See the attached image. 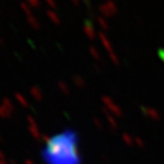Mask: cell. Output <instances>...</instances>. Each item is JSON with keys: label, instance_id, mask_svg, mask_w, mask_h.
<instances>
[{"label": "cell", "instance_id": "5", "mask_svg": "<svg viewBox=\"0 0 164 164\" xmlns=\"http://www.w3.org/2000/svg\"><path fill=\"white\" fill-rule=\"evenodd\" d=\"M47 16H48V18L50 19L52 23H55V24H59L61 23V18H59V16H58V14L55 12V10H47Z\"/></svg>", "mask_w": 164, "mask_h": 164}, {"label": "cell", "instance_id": "14", "mask_svg": "<svg viewBox=\"0 0 164 164\" xmlns=\"http://www.w3.org/2000/svg\"><path fill=\"white\" fill-rule=\"evenodd\" d=\"M0 42H1V39H0Z\"/></svg>", "mask_w": 164, "mask_h": 164}, {"label": "cell", "instance_id": "4", "mask_svg": "<svg viewBox=\"0 0 164 164\" xmlns=\"http://www.w3.org/2000/svg\"><path fill=\"white\" fill-rule=\"evenodd\" d=\"M83 33L87 35V38H89L90 40H94L96 38V31L95 27L92 26L91 23H86L83 25Z\"/></svg>", "mask_w": 164, "mask_h": 164}, {"label": "cell", "instance_id": "13", "mask_svg": "<svg viewBox=\"0 0 164 164\" xmlns=\"http://www.w3.org/2000/svg\"><path fill=\"white\" fill-rule=\"evenodd\" d=\"M72 2H73L74 5H79V4H80V0H72Z\"/></svg>", "mask_w": 164, "mask_h": 164}, {"label": "cell", "instance_id": "9", "mask_svg": "<svg viewBox=\"0 0 164 164\" xmlns=\"http://www.w3.org/2000/svg\"><path fill=\"white\" fill-rule=\"evenodd\" d=\"M89 52L91 54V56L94 57L95 59H99L100 58L99 51L97 50V48H95V47H89Z\"/></svg>", "mask_w": 164, "mask_h": 164}, {"label": "cell", "instance_id": "12", "mask_svg": "<svg viewBox=\"0 0 164 164\" xmlns=\"http://www.w3.org/2000/svg\"><path fill=\"white\" fill-rule=\"evenodd\" d=\"M158 56H160V58H161V59L164 62V49H162V50L158 51Z\"/></svg>", "mask_w": 164, "mask_h": 164}, {"label": "cell", "instance_id": "11", "mask_svg": "<svg viewBox=\"0 0 164 164\" xmlns=\"http://www.w3.org/2000/svg\"><path fill=\"white\" fill-rule=\"evenodd\" d=\"M44 2L50 8H56V1L55 0H44Z\"/></svg>", "mask_w": 164, "mask_h": 164}, {"label": "cell", "instance_id": "8", "mask_svg": "<svg viewBox=\"0 0 164 164\" xmlns=\"http://www.w3.org/2000/svg\"><path fill=\"white\" fill-rule=\"evenodd\" d=\"M19 7H21V9L23 10V13L25 14L26 16H29V15H32V10H31V7L29 6L26 2H21L19 4Z\"/></svg>", "mask_w": 164, "mask_h": 164}, {"label": "cell", "instance_id": "10", "mask_svg": "<svg viewBox=\"0 0 164 164\" xmlns=\"http://www.w3.org/2000/svg\"><path fill=\"white\" fill-rule=\"evenodd\" d=\"M25 2L30 7H39L40 6V0H25Z\"/></svg>", "mask_w": 164, "mask_h": 164}, {"label": "cell", "instance_id": "3", "mask_svg": "<svg viewBox=\"0 0 164 164\" xmlns=\"http://www.w3.org/2000/svg\"><path fill=\"white\" fill-rule=\"evenodd\" d=\"M98 10L100 12V14L105 17H112L115 14L117 13V6L114 2L113 0H107L106 2H104L103 5L99 6Z\"/></svg>", "mask_w": 164, "mask_h": 164}, {"label": "cell", "instance_id": "2", "mask_svg": "<svg viewBox=\"0 0 164 164\" xmlns=\"http://www.w3.org/2000/svg\"><path fill=\"white\" fill-rule=\"evenodd\" d=\"M98 37H99V40H100L101 44L104 46V48L107 50V52L109 54V57H111V59L113 61L115 64L119 63V57L116 56V54L114 52L113 50V46H112V42L109 41V39L108 37L104 33V32H99L98 33Z\"/></svg>", "mask_w": 164, "mask_h": 164}, {"label": "cell", "instance_id": "1", "mask_svg": "<svg viewBox=\"0 0 164 164\" xmlns=\"http://www.w3.org/2000/svg\"><path fill=\"white\" fill-rule=\"evenodd\" d=\"M44 164H81L79 136L72 129H66L47 139L41 151Z\"/></svg>", "mask_w": 164, "mask_h": 164}, {"label": "cell", "instance_id": "7", "mask_svg": "<svg viewBox=\"0 0 164 164\" xmlns=\"http://www.w3.org/2000/svg\"><path fill=\"white\" fill-rule=\"evenodd\" d=\"M97 22H98V24L100 25V27L103 29V31H107L108 29V24L107 22H106V19L104 18L103 16H99V17H97Z\"/></svg>", "mask_w": 164, "mask_h": 164}, {"label": "cell", "instance_id": "6", "mask_svg": "<svg viewBox=\"0 0 164 164\" xmlns=\"http://www.w3.org/2000/svg\"><path fill=\"white\" fill-rule=\"evenodd\" d=\"M26 19H27V23H29L33 29H37V30H38L39 27H40V23L38 22L37 17H35L33 14H32V15H29V16H26Z\"/></svg>", "mask_w": 164, "mask_h": 164}]
</instances>
